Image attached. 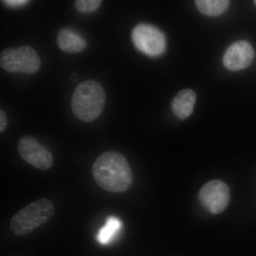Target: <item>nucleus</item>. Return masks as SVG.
I'll return each mask as SVG.
<instances>
[{
    "label": "nucleus",
    "mask_w": 256,
    "mask_h": 256,
    "mask_svg": "<svg viewBox=\"0 0 256 256\" xmlns=\"http://www.w3.org/2000/svg\"><path fill=\"white\" fill-rule=\"evenodd\" d=\"M92 173L97 184L108 192L122 193L132 183L129 163L118 152L109 151L101 154L92 164Z\"/></svg>",
    "instance_id": "obj_1"
},
{
    "label": "nucleus",
    "mask_w": 256,
    "mask_h": 256,
    "mask_svg": "<svg viewBox=\"0 0 256 256\" xmlns=\"http://www.w3.org/2000/svg\"><path fill=\"white\" fill-rule=\"evenodd\" d=\"M106 92L99 82L89 80L76 88L72 98V108L76 117L86 122L96 120L104 110Z\"/></svg>",
    "instance_id": "obj_2"
},
{
    "label": "nucleus",
    "mask_w": 256,
    "mask_h": 256,
    "mask_svg": "<svg viewBox=\"0 0 256 256\" xmlns=\"http://www.w3.org/2000/svg\"><path fill=\"white\" fill-rule=\"evenodd\" d=\"M54 210V205L47 198L32 202L12 217L10 220V229L18 236L31 233L48 222Z\"/></svg>",
    "instance_id": "obj_3"
},
{
    "label": "nucleus",
    "mask_w": 256,
    "mask_h": 256,
    "mask_svg": "<svg viewBox=\"0 0 256 256\" xmlns=\"http://www.w3.org/2000/svg\"><path fill=\"white\" fill-rule=\"evenodd\" d=\"M1 68L10 73L32 74L41 67V60L32 47L8 48L0 55Z\"/></svg>",
    "instance_id": "obj_4"
},
{
    "label": "nucleus",
    "mask_w": 256,
    "mask_h": 256,
    "mask_svg": "<svg viewBox=\"0 0 256 256\" xmlns=\"http://www.w3.org/2000/svg\"><path fill=\"white\" fill-rule=\"evenodd\" d=\"M131 36L136 48L148 56H159L166 50L164 33L153 25L140 24L133 28Z\"/></svg>",
    "instance_id": "obj_5"
},
{
    "label": "nucleus",
    "mask_w": 256,
    "mask_h": 256,
    "mask_svg": "<svg viewBox=\"0 0 256 256\" xmlns=\"http://www.w3.org/2000/svg\"><path fill=\"white\" fill-rule=\"evenodd\" d=\"M230 194L228 185L220 180H212L205 184L198 193V200L210 214H220L230 203Z\"/></svg>",
    "instance_id": "obj_6"
},
{
    "label": "nucleus",
    "mask_w": 256,
    "mask_h": 256,
    "mask_svg": "<svg viewBox=\"0 0 256 256\" xmlns=\"http://www.w3.org/2000/svg\"><path fill=\"white\" fill-rule=\"evenodd\" d=\"M18 148L20 156L37 169L46 170L53 165L52 153L35 138L30 136L20 138Z\"/></svg>",
    "instance_id": "obj_7"
},
{
    "label": "nucleus",
    "mask_w": 256,
    "mask_h": 256,
    "mask_svg": "<svg viewBox=\"0 0 256 256\" xmlns=\"http://www.w3.org/2000/svg\"><path fill=\"white\" fill-rule=\"evenodd\" d=\"M255 58V50L247 41L234 42L226 50L223 64L226 68L232 72L242 70L252 64Z\"/></svg>",
    "instance_id": "obj_8"
},
{
    "label": "nucleus",
    "mask_w": 256,
    "mask_h": 256,
    "mask_svg": "<svg viewBox=\"0 0 256 256\" xmlns=\"http://www.w3.org/2000/svg\"><path fill=\"white\" fill-rule=\"evenodd\" d=\"M57 44L60 50L68 54H78L86 47V42L72 28H64L57 35Z\"/></svg>",
    "instance_id": "obj_9"
},
{
    "label": "nucleus",
    "mask_w": 256,
    "mask_h": 256,
    "mask_svg": "<svg viewBox=\"0 0 256 256\" xmlns=\"http://www.w3.org/2000/svg\"><path fill=\"white\" fill-rule=\"evenodd\" d=\"M196 100V92L191 89H184L172 101L173 112L178 118H188L193 112Z\"/></svg>",
    "instance_id": "obj_10"
},
{
    "label": "nucleus",
    "mask_w": 256,
    "mask_h": 256,
    "mask_svg": "<svg viewBox=\"0 0 256 256\" xmlns=\"http://www.w3.org/2000/svg\"><path fill=\"white\" fill-rule=\"evenodd\" d=\"M122 228L120 220L116 216H109L105 225L99 230L97 239L102 245H108L117 238Z\"/></svg>",
    "instance_id": "obj_11"
},
{
    "label": "nucleus",
    "mask_w": 256,
    "mask_h": 256,
    "mask_svg": "<svg viewBox=\"0 0 256 256\" xmlns=\"http://www.w3.org/2000/svg\"><path fill=\"white\" fill-rule=\"evenodd\" d=\"M197 9L202 14L216 16L226 11L230 4L228 0H197L195 1Z\"/></svg>",
    "instance_id": "obj_12"
},
{
    "label": "nucleus",
    "mask_w": 256,
    "mask_h": 256,
    "mask_svg": "<svg viewBox=\"0 0 256 256\" xmlns=\"http://www.w3.org/2000/svg\"><path fill=\"white\" fill-rule=\"evenodd\" d=\"M101 3L99 0H78L75 2V8L80 13L92 12L100 8Z\"/></svg>",
    "instance_id": "obj_13"
},
{
    "label": "nucleus",
    "mask_w": 256,
    "mask_h": 256,
    "mask_svg": "<svg viewBox=\"0 0 256 256\" xmlns=\"http://www.w3.org/2000/svg\"><path fill=\"white\" fill-rule=\"evenodd\" d=\"M2 2L10 8H16L24 6L30 2L25 1V0H8V1H2Z\"/></svg>",
    "instance_id": "obj_14"
},
{
    "label": "nucleus",
    "mask_w": 256,
    "mask_h": 256,
    "mask_svg": "<svg viewBox=\"0 0 256 256\" xmlns=\"http://www.w3.org/2000/svg\"><path fill=\"white\" fill-rule=\"evenodd\" d=\"M8 124V116L4 110H0V132H3L6 130Z\"/></svg>",
    "instance_id": "obj_15"
},
{
    "label": "nucleus",
    "mask_w": 256,
    "mask_h": 256,
    "mask_svg": "<svg viewBox=\"0 0 256 256\" xmlns=\"http://www.w3.org/2000/svg\"><path fill=\"white\" fill-rule=\"evenodd\" d=\"M254 3H255V4L256 5V1H254Z\"/></svg>",
    "instance_id": "obj_16"
}]
</instances>
